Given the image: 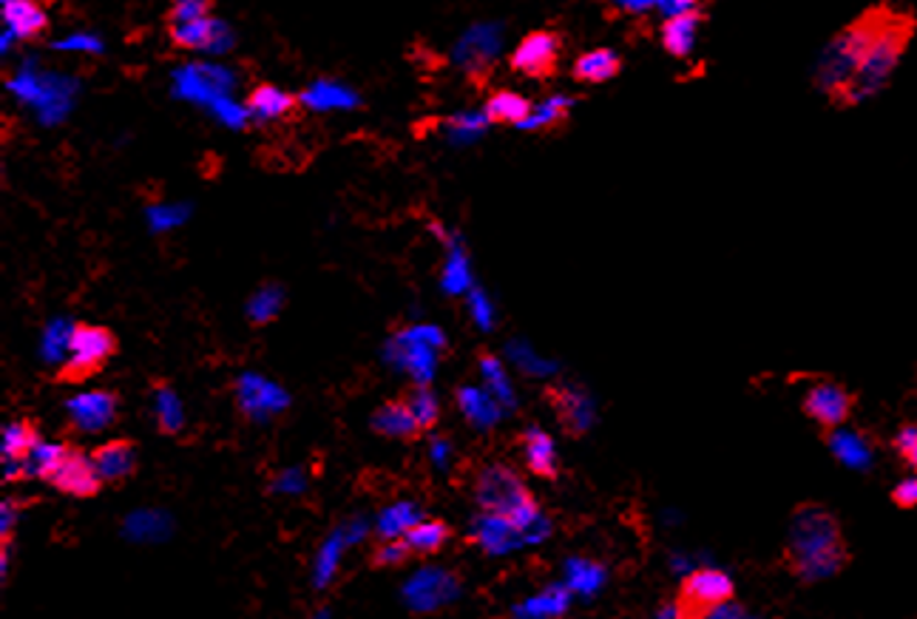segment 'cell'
<instances>
[{"label": "cell", "instance_id": "1", "mask_svg": "<svg viewBox=\"0 0 917 619\" xmlns=\"http://www.w3.org/2000/svg\"><path fill=\"white\" fill-rule=\"evenodd\" d=\"M898 12L889 3H878V7H869L864 14L849 23V27L841 29L830 47H826L824 58L818 63V74H815V83H818L821 92L826 97L838 103L841 94L849 89V83L855 80L858 69L864 65L866 54H869L872 43L878 40V34L884 32L886 23L892 20V14Z\"/></svg>", "mask_w": 917, "mask_h": 619}, {"label": "cell", "instance_id": "2", "mask_svg": "<svg viewBox=\"0 0 917 619\" xmlns=\"http://www.w3.org/2000/svg\"><path fill=\"white\" fill-rule=\"evenodd\" d=\"M915 32H917L915 14L904 12V9H898V12L892 14V20L886 23L884 32H880L878 40L872 43L869 54H866L864 65L858 69L855 80L849 83V89L841 94V100L835 105L849 109V105H861V103H866V100L875 97V94H878L880 89L889 83L892 74H895V69H898L900 58H904V52L909 49Z\"/></svg>", "mask_w": 917, "mask_h": 619}, {"label": "cell", "instance_id": "3", "mask_svg": "<svg viewBox=\"0 0 917 619\" xmlns=\"http://www.w3.org/2000/svg\"><path fill=\"white\" fill-rule=\"evenodd\" d=\"M475 501L486 515L512 520L526 532L537 517V501L523 477L506 463H488L475 477Z\"/></svg>", "mask_w": 917, "mask_h": 619}, {"label": "cell", "instance_id": "4", "mask_svg": "<svg viewBox=\"0 0 917 619\" xmlns=\"http://www.w3.org/2000/svg\"><path fill=\"white\" fill-rule=\"evenodd\" d=\"M841 543H846L844 526L824 503H798L790 515V537L781 563L804 560V557L821 555Z\"/></svg>", "mask_w": 917, "mask_h": 619}, {"label": "cell", "instance_id": "5", "mask_svg": "<svg viewBox=\"0 0 917 619\" xmlns=\"http://www.w3.org/2000/svg\"><path fill=\"white\" fill-rule=\"evenodd\" d=\"M120 350L117 336L109 327L100 324H74L69 352L58 370L60 384H83L109 364V359Z\"/></svg>", "mask_w": 917, "mask_h": 619}, {"label": "cell", "instance_id": "6", "mask_svg": "<svg viewBox=\"0 0 917 619\" xmlns=\"http://www.w3.org/2000/svg\"><path fill=\"white\" fill-rule=\"evenodd\" d=\"M735 586L719 568H693L679 582L673 613L677 619H710L733 602Z\"/></svg>", "mask_w": 917, "mask_h": 619}, {"label": "cell", "instance_id": "7", "mask_svg": "<svg viewBox=\"0 0 917 619\" xmlns=\"http://www.w3.org/2000/svg\"><path fill=\"white\" fill-rule=\"evenodd\" d=\"M563 38L552 29H534L514 47L512 69L523 78L548 80L560 69Z\"/></svg>", "mask_w": 917, "mask_h": 619}, {"label": "cell", "instance_id": "8", "mask_svg": "<svg viewBox=\"0 0 917 619\" xmlns=\"http://www.w3.org/2000/svg\"><path fill=\"white\" fill-rule=\"evenodd\" d=\"M801 410L821 426V435L826 437L833 435L844 421H849L855 410V392H849L838 381H818L807 390Z\"/></svg>", "mask_w": 917, "mask_h": 619}, {"label": "cell", "instance_id": "9", "mask_svg": "<svg viewBox=\"0 0 917 619\" xmlns=\"http://www.w3.org/2000/svg\"><path fill=\"white\" fill-rule=\"evenodd\" d=\"M120 412V395L111 390H92L80 392V395L65 401V417H69V430L92 435V432H103L117 421Z\"/></svg>", "mask_w": 917, "mask_h": 619}, {"label": "cell", "instance_id": "10", "mask_svg": "<svg viewBox=\"0 0 917 619\" xmlns=\"http://www.w3.org/2000/svg\"><path fill=\"white\" fill-rule=\"evenodd\" d=\"M49 483L58 492H63V495L80 497V501L100 495V489H103V481H100L97 470H94L92 455L80 450V446H69L65 450L63 461H60L58 472L49 477Z\"/></svg>", "mask_w": 917, "mask_h": 619}, {"label": "cell", "instance_id": "11", "mask_svg": "<svg viewBox=\"0 0 917 619\" xmlns=\"http://www.w3.org/2000/svg\"><path fill=\"white\" fill-rule=\"evenodd\" d=\"M404 597L415 611H435V608L446 606L457 597V586L446 571H435V568H426V571H418L404 588Z\"/></svg>", "mask_w": 917, "mask_h": 619}, {"label": "cell", "instance_id": "12", "mask_svg": "<svg viewBox=\"0 0 917 619\" xmlns=\"http://www.w3.org/2000/svg\"><path fill=\"white\" fill-rule=\"evenodd\" d=\"M94 470H97L100 481L103 483H123L128 481L134 472H137V444L128 441V437H114L109 444H100L97 450L92 452Z\"/></svg>", "mask_w": 917, "mask_h": 619}, {"label": "cell", "instance_id": "13", "mask_svg": "<svg viewBox=\"0 0 917 619\" xmlns=\"http://www.w3.org/2000/svg\"><path fill=\"white\" fill-rule=\"evenodd\" d=\"M3 23L18 40H32L47 32L49 14L40 0H0Z\"/></svg>", "mask_w": 917, "mask_h": 619}, {"label": "cell", "instance_id": "14", "mask_svg": "<svg viewBox=\"0 0 917 619\" xmlns=\"http://www.w3.org/2000/svg\"><path fill=\"white\" fill-rule=\"evenodd\" d=\"M521 446L526 470L532 472L534 477L557 481V475H560V461H557V450H554V441L548 432H543L540 426H532V430H526L521 435Z\"/></svg>", "mask_w": 917, "mask_h": 619}, {"label": "cell", "instance_id": "15", "mask_svg": "<svg viewBox=\"0 0 917 619\" xmlns=\"http://www.w3.org/2000/svg\"><path fill=\"white\" fill-rule=\"evenodd\" d=\"M372 430L384 437H395V441H415V437L423 435V430L418 426L415 415L406 406L404 398H392V401H384L372 412Z\"/></svg>", "mask_w": 917, "mask_h": 619}, {"label": "cell", "instance_id": "16", "mask_svg": "<svg viewBox=\"0 0 917 619\" xmlns=\"http://www.w3.org/2000/svg\"><path fill=\"white\" fill-rule=\"evenodd\" d=\"M248 112L254 117L267 120V123H276V120H290L296 112H299V97L274 83H259L254 92L245 100Z\"/></svg>", "mask_w": 917, "mask_h": 619}, {"label": "cell", "instance_id": "17", "mask_svg": "<svg viewBox=\"0 0 917 619\" xmlns=\"http://www.w3.org/2000/svg\"><path fill=\"white\" fill-rule=\"evenodd\" d=\"M704 12L702 9H688V12L670 14L662 23V47L664 52L673 54V58L684 60L693 47H697V34L699 27H702Z\"/></svg>", "mask_w": 917, "mask_h": 619}, {"label": "cell", "instance_id": "18", "mask_svg": "<svg viewBox=\"0 0 917 619\" xmlns=\"http://www.w3.org/2000/svg\"><path fill=\"white\" fill-rule=\"evenodd\" d=\"M532 114H534V105L528 103L523 94L506 92V89L492 92L486 97V103H483V117L495 125H517V128H523Z\"/></svg>", "mask_w": 917, "mask_h": 619}, {"label": "cell", "instance_id": "19", "mask_svg": "<svg viewBox=\"0 0 917 619\" xmlns=\"http://www.w3.org/2000/svg\"><path fill=\"white\" fill-rule=\"evenodd\" d=\"M622 72V58H619L614 49H591V52L579 54L577 60H574V80L577 83H588V85H599V83H608V80H614L617 74Z\"/></svg>", "mask_w": 917, "mask_h": 619}, {"label": "cell", "instance_id": "20", "mask_svg": "<svg viewBox=\"0 0 917 619\" xmlns=\"http://www.w3.org/2000/svg\"><path fill=\"white\" fill-rule=\"evenodd\" d=\"M171 43L176 49H188V52H203V49H216L221 38H225V27L210 14V18L194 20V23H183V27H168Z\"/></svg>", "mask_w": 917, "mask_h": 619}, {"label": "cell", "instance_id": "21", "mask_svg": "<svg viewBox=\"0 0 917 619\" xmlns=\"http://www.w3.org/2000/svg\"><path fill=\"white\" fill-rule=\"evenodd\" d=\"M548 401L554 404V412L560 415L568 435H583L588 430V424H591V404L577 390L554 386V390H548Z\"/></svg>", "mask_w": 917, "mask_h": 619}, {"label": "cell", "instance_id": "22", "mask_svg": "<svg viewBox=\"0 0 917 619\" xmlns=\"http://www.w3.org/2000/svg\"><path fill=\"white\" fill-rule=\"evenodd\" d=\"M154 417L156 430L163 435H176L185 424L183 401H179V395L168 381H154Z\"/></svg>", "mask_w": 917, "mask_h": 619}, {"label": "cell", "instance_id": "23", "mask_svg": "<svg viewBox=\"0 0 917 619\" xmlns=\"http://www.w3.org/2000/svg\"><path fill=\"white\" fill-rule=\"evenodd\" d=\"M450 537H452V528L446 526V523L423 517L421 523H415V526L406 532L404 540L410 543L412 555H435V551H441V548L446 546Z\"/></svg>", "mask_w": 917, "mask_h": 619}, {"label": "cell", "instance_id": "24", "mask_svg": "<svg viewBox=\"0 0 917 619\" xmlns=\"http://www.w3.org/2000/svg\"><path fill=\"white\" fill-rule=\"evenodd\" d=\"M40 444V432L32 421H14L3 430V463L23 461Z\"/></svg>", "mask_w": 917, "mask_h": 619}, {"label": "cell", "instance_id": "25", "mask_svg": "<svg viewBox=\"0 0 917 619\" xmlns=\"http://www.w3.org/2000/svg\"><path fill=\"white\" fill-rule=\"evenodd\" d=\"M475 535L477 540H481V546L486 548V551H506L508 546H512L514 535H521L523 528L514 526L512 520H503V517H495V515H486L481 517V520L475 523Z\"/></svg>", "mask_w": 917, "mask_h": 619}, {"label": "cell", "instance_id": "26", "mask_svg": "<svg viewBox=\"0 0 917 619\" xmlns=\"http://www.w3.org/2000/svg\"><path fill=\"white\" fill-rule=\"evenodd\" d=\"M421 520L423 515L418 512L415 503H395V506L387 508L384 515H381V520H378V537H381V540L406 537V532Z\"/></svg>", "mask_w": 917, "mask_h": 619}, {"label": "cell", "instance_id": "27", "mask_svg": "<svg viewBox=\"0 0 917 619\" xmlns=\"http://www.w3.org/2000/svg\"><path fill=\"white\" fill-rule=\"evenodd\" d=\"M404 401H406V406L412 410V415H415L418 426H421L423 432L435 430L437 421H441V406H437V398H435V392L430 390V386H426V384L412 386V390H406Z\"/></svg>", "mask_w": 917, "mask_h": 619}, {"label": "cell", "instance_id": "28", "mask_svg": "<svg viewBox=\"0 0 917 619\" xmlns=\"http://www.w3.org/2000/svg\"><path fill=\"white\" fill-rule=\"evenodd\" d=\"M574 103L568 97H552L543 105H534V114L528 117V123L523 125L526 131H554L560 128L563 123L571 114Z\"/></svg>", "mask_w": 917, "mask_h": 619}, {"label": "cell", "instance_id": "29", "mask_svg": "<svg viewBox=\"0 0 917 619\" xmlns=\"http://www.w3.org/2000/svg\"><path fill=\"white\" fill-rule=\"evenodd\" d=\"M568 606V597L563 588H552V591L540 594V597H534V600H528L526 606L517 608V619H548V617H557V613L566 611Z\"/></svg>", "mask_w": 917, "mask_h": 619}, {"label": "cell", "instance_id": "30", "mask_svg": "<svg viewBox=\"0 0 917 619\" xmlns=\"http://www.w3.org/2000/svg\"><path fill=\"white\" fill-rule=\"evenodd\" d=\"M824 441L833 446L835 455H838L844 463H849V466H866V461H869V450H866L864 437L835 430L833 435H826Z\"/></svg>", "mask_w": 917, "mask_h": 619}, {"label": "cell", "instance_id": "31", "mask_svg": "<svg viewBox=\"0 0 917 619\" xmlns=\"http://www.w3.org/2000/svg\"><path fill=\"white\" fill-rule=\"evenodd\" d=\"M210 12H214V0H171L168 27H183V23L210 18Z\"/></svg>", "mask_w": 917, "mask_h": 619}, {"label": "cell", "instance_id": "32", "mask_svg": "<svg viewBox=\"0 0 917 619\" xmlns=\"http://www.w3.org/2000/svg\"><path fill=\"white\" fill-rule=\"evenodd\" d=\"M412 557V548L404 537H392V540H378V546L372 548V566L378 568H392L401 566Z\"/></svg>", "mask_w": 917, "mask_h": 619}, {"label": "cell", "instance_id": "33", "mask_svg": "<svg viewBox=\"0 0 917 619\" xmlns=\"http://www.w3.org/2000/svg\"><path fill=\"white\" fill-rule=\"evenodd\" d=\"M457 401H461L463 412H466L475 424H488V421L495 417V404H492L486 395H481V392L461 390L457 392Z\"/></svg>", "mask_w": 917, "mask_h": 619}, {"label": "cell", "instance_id": "34", "mask_svg": "<svg viewBox=\"0 0 917 619\" xmlns=\"http://www.w3.org/2000/svg\"><path fill=\"white\" fill-rule=\"evenodd\" d=\"M892 446H895V452H898L900 461H904L909 470L917 472V426L915 424L900 426L898 435H895V441H892Z\"/></svg>", "mask_w": 917, "mask_h": 619}, {"label": "cell", "instance_id": "35", "mask_svg": "<svg viewBox=\"0 0 917 619\" xmlns=\"http://www.w3.org/2000/svg\"><path fill=\"white\" fill-rule=\"evenodd\" d=\"M568 574H571V586L577 588V591H594V588L599 586V580H602V574H599L597 566H588V563H571L568 566Z\"/></svg>", "mask_w": 917, "mask_h": 619}, {"label": "cell", "instance_id": "36", "mask_svg": "<svg viewBox=\"0 0 917 619\" xmlns=\"http://www.w3.org/2000/svg\"><path fill=\"white\" fill-rule=\"evenodd\" d=\"M892 503L898 508H917V477H909V481L898 483L892 489Z\"/></svg>", "mask_w": 917, "mask_h": 619}, {"label": "cell", "instance_id": "37", "mask_svg": "<svg viewBox=\"0 0 917 619\" xmlns=\"http://www.w3.org/2000/svg\"><path fill=\"white\" fill-rule=\"evenodd\" d=\"M0 535H3V543H9V532H12L14 526V517H18V503L14 501H7L3 503V508H0Z\"/></svg>", "mask_w": 917, "mask_h": 619}, {"label": "cell", "instance_id": "38", "mask_svg": "<svg viewBox=\"0 0 917 619\" xmlns=\"http://www.w3.org/2000/svg\"><path fill=\"white\" fill-rule=\"evenodd\" d=\"M699 3H702V0H657V7L662 9L664 18L679 14V12H688V9H699Z\"/></svg>", "mask_w": 917, "mask_h": 619}, {"label": "cell", "instance_id": "39", "mask_svg": "<svg viewBox=\"0 0 917 619\" xmlns=\"http://www.w3.org/2000/svg\"><path fill=\"white\" fill-rule=\"evenodd\" d=\"M305 486V481H301L299 472H287V475L279 477V486L276 489H285V492H296Z\"/></svg>", "mask_w": 917, "mask_h": 619}, {"label": "cell", "instance_id": "40", "mask_svg": "<svg viewBox=\"0 0 917 619\" xmlns=\"http://www.w3.org/2000/svg\"><path fill=\"white\" fill-rule=\"evenodd\" d=\"M619 7L631 9V12H642L648 7H657V0H617Z\"/></svg>", "mask_w": 917, "mask_h": 619}, {"label": "cell", "instance_id": "41", "mask_svg": "<svg viewBox=\"0 0 917 619\" xmlns=\"http://www.w3.org/2000/svg\"><path fill=\"white\" fill-rule=\"evenodd\" d=\"M316 619H332V617L327 611H319V613H316Z\"/></svg>", "mask_w": 917, "mask_h": 619}]
</instances>
